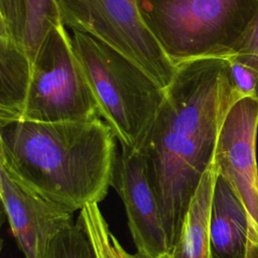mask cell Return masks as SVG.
I'll list each match as a JSON object with an SVG mask.
<instances>
[{"label": "cell", "instance_id": "obj_1", "mask_svg": "<svg viewBox=\"0 0 258 258\" xmlns=\"http://www.w3.org/2000/svg\"><path fill=\"white\" fill-rule=\"evenodd\" d=\"M236 92L228 60L204 58L176 69L162 106L138 151L156 192L169 250L175 245Z\"/></svg>", "mask_w": 258, "mask_h": 258}, {"label": "cell", "instance_id": "obj_2", "mask_svg": "<svg viewBox=\"0 0 258 258\" xmlns=\"http://www.w3.org/2000/svg\"><path fill=\"white\" fill-rule=\"evenodd\" d=\"M0 128V166L22 185L73 211L107 196L117 139L100 117L58 123L21 120Z\"/></svg>", "mask_w": 258, "mask_h": 258}, {"label": "cell", "instance_id": "obj_3", "mask_svg": "<svg viewBox=\"0 0 258 258\" xmlns=\"http://www.w3.org/2000/svg\"><path fill=\"white\" fill-rule=\"evenodd\" d=\"M140 15L177 68L240 52L254 24L258 0H137Z\"/></svg>", "mask_w": 258, "mask_h": 258}, {"label": "cell", "instance_id": "obj_4", "mask_svg": "<svg viewBox=\"0 0 258 258\" xmlns=\"http://www.w3.org/2000/svg\"><path fill=\"white\" fill-rule=\"evenodd\" d=\"M73 44L98 105L121 146L138 150L165 97L143 70L94 37L75 30Z\"/></svg>", "mask_w": 258, "mask_h": 258}, {"label": "cell", "instance_id": "obj_5", "mask_svg": "<svg viewBox=\"0 0 258 258\" xmlns=\"http://www.w3.org/2000/svg\"><path fill=\"white\" fill-rule=\"evenodd\" d=\"M98 105L63 22L47 34L32 62L19 121L79 122L99 118Z\"/></svg>", "mask_w": 258, "mask_h": 258}, {"label": "cell", "instance_id": "obj_6", "mask_svg": "<svg viewBox=\"0 0 258 258\" xmlns=\"http://www.w3.org/2000/svg\"><path fill=\"white\" fill-rule=\"evenodd\" d=\"M63 24L107 43L165 90L176 67L145 25L137 0H57Z\"/></svg>", "mask_w": 258, "mask_h": 258}, {"label": "cell", "instance_id": "obj_7", "mask_svg": "<svg viewBox=\"0 0 258 258\" xmlns=\"http://www.w3.org/2000/svg\"><path fill=\"white\" fill-rule=\"evenodd\" d=\"M257 130L258 101L250 97L237 100L223 122L215 152L219 174L228 181L246 212V258H258Z\"/></svg>", "mask_w": 258, "mask_h": 258}, {"label": "cell", "instance_id": "obj_8", "mask_svg": "<svg viewBox=\"0 0 258 258\" xmlns=\"http://www.w3.org/2000/svg\"><path fill=\"white\" fill-rule=\"evenodd\" d=\"M121 147L111 185L123 202L137 252L154 258L159 257L169 251V245L145 159L138 150Z\"/></svg>", "mask_w": 258, "mask_h": 258}, {"label": "cell", "instance_id": "obj_9", "mask_svg": "<svg viewBox=\"0 0 258 258\" xmlns=\"http://www.w3.org/2000/svg\"><path fill=\"white\" fill-rule=\"evenodd\" d=\"M0 196L12 234L25 258H47L54 238L74 224L75 211L22 185L1 166Z\"/></svg>", "mask_w": 258, "mask_h": 258}, {"label": "cell", "instance_id": "obj_10", "mask_svg": "<svg viewBox=\"0 0 258 258\" xmlns=\"http://www.w3.org/2000/svg\"><path fill=\"white\" fill-rule=\"evenodd\" d=\"M210 235L216 258H246V212L228 181L219 172L213 196Z\"/></svg>", "mask_w": 258, "mask_h": 258}, {"label": "cell", "instance_id": "obj_11", "mask_svg": "<svg viewBox=\"0 0 258 258\" xmlns=\"http://www.w3.org/2000/svg\"><path fill=\"white\" fill-rule=\"evenodd\" d=\"M217 177L214 159L191 198L179 237L169 250L170 258H216L211 242L210 221Z\"/></svg>", "mask_w": 258, "mask_h": 258}, {"label": "cell", "instance_id": "obj_12", "mask_svg": "<svg viewBox=\"0 0 258 258\" xmlns=\"http://www.w3.org/2000/svg\"><path fill=\"white\" fill-rule=\"evenodd\" d=\"M31 67L24 48L0 26V126L21 119Z\"/></svg>", "mask_w": 258, "mask_h": 258}, {"label": "cell", "instance_id": "obj_13", "mask_svg": "<svg viewBox=\"0 0 258 258\" xmlns=\"http://www.w3.org/2000/svg\"><path fill=\"white\" fill-rule=\"evenodd\" d=\"M76 222L83 229L94 258H129V253L111 232L98 203L84 206Z\"/></svg>", "mask_w": 258, "mask_h": 258}, {"label": "cell", "instance_id": "obj_14", "mask_svg": "<svg viewBox=\"0 0 258 258\" xmlns=\"http://www.w3.org/2000/svg\"><path fill=\"white\" fill-rule=\"evenodd\" d=\"M24 1V49L31 62H33L49 31L55 25L61 23L62 20L57 0Z\"/></svg>", "mask_w": 258, "mask_h": 258}, {"label": "cell", "instance_id": "obj_15", "mask_svg": "<svg viewBox=\"0 0 258 258\" xmlns=\"http://www.w3.org/2000/svg\"><path fill=\"white\" fill-rule=\"evenodd\" d=\"M233 86L240 98L258 101V55L237 53L227 58Z\"/></svg>", "mask_w": 258, "mask_h": 258}, {"label": "cell", "instance_id": "obj_16", "mask_svg": "<svg viewBox=\"0 0 258 258\" xmlns=\"http://www.w3.org/2000/svg\"><path fill=\"white\" fill-rule=\"evenodd\" d=\"M47 258H94L89 241L77 222L54 238Z\"/></svg>", "mask_w": 258, "mask_h": 258}, {"label": "cell", "instance_id": "obj_17", "mask_svg": "<svg viewBox=\"0 0 258 258\" xmlns=\"http://www.w3.org/2000/svg\"><path fill=\"white\" fill-rule=\"evenodd\" d=\"M0 26L4 27L14 40L24 48V0H0Z\"/></svg>", "mask_w": 258, "mask_h": 258}, {"label": "cell", "instance_id": "obj_18", "mask_svg": "<svg viewBox=\"0 0 258 258\" xmlns=\"http://www.w3.org/2000/svg\"><path fill=\"white\" fill-rule=\"evenodd\" d=\"M239 53H251L258 55V12L254 24Z\"/></svg>", "mask_w": 258, "mask_h": 258}, {"label": "cell", "instance_id": "obj_19", "mask_svg": "<svg viewBox=\"0 0 258 258\" xmlns=\"http://www.w3.org/2000/svg\"><path fill=\"white\" fill-rule=\"evenodd\" d=\"M129 258H154V257H150V256H146V255H143V254H140L138 252H136L135 254H130L129 253ZM155 258H170V255H169V251L159 257H155Z\"/></svg>", "mask_w": 258, "mask_h": 258}]
</instances>
